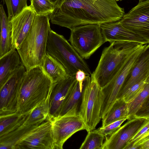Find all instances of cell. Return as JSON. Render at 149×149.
Wrapping results in <instances>:
<instances>
[{"label": "cell", "instance_id": "obj_1", "mask_svg": "<svg viewBox=\"0 0 149 149\" xmlns=\"http://www.w3.org/2000/svg\"><path fill=\"white\" fill-rule=\"evenodd\" d=\"M125 14L115 0H58L49 17L52 24L70 30L119 21Z\"/></svg>", "mask_w": 149, "mask_h": 149}, {"label": "cell", "instance_id": "obj_2", "mask_svg": "<svg viewBox=\"0 0 149 149\" xmlns=\"http://www.w3.org/2000/svg\"><path fill=\"white\" fill-rule=\"evenodd\" d=\"M49 20L48 15H36L28 33L17 50L26 71L42 64L51 29Z\"/></svg>", "mask_w": 149, "mask_h": 149}, {"label": "cell", "instance_id": "obj_3", "mask_svg": "<svg viewBox=\"0 0 149 149\" xmlns=\"http://www.w3.org/2000/svg\"><path fill=\"white\" fill-rule=\"evenodd\" d=\"M52 84L40 66L26 71L19 91L18 111L21 114L28 113L46 100Z\"/></svg>", "mask_w": 149, "mask_h": 149}, {"label": "cell", "instance_id": "obj_4", "mask_svg": "<svg viewBox=\"0 0 149 149\" xmlns=\"http://www.w3.org/2000/svg\"><path fill=\"white\" fill-rule=\"evenodd\" d=\"M103 49L91 78L101 88L112 79L127 57L142 44L129 41L113 42Z\"/></svg>", "mask_w": 149, "mask_h": 149}, {"label": "cell", "instance_id": "obj_5", "mask_svg": "<svg viewBox=\"0 0 149 149\" xmlns=\"http://www.w3.org/2000/svg\"><path fill=\"white\" fill-rule=\"evenodd\" d=\"M46 52L64 66L69 76H75L79 70L91 76L92 73L86 62L62 35L50 29L47 42Z\"/></svg>", "mask_w": 149, "mask_h": 149}, {"label": "cell", "instance_id": "obj_6", "mask_svg": "<svg viewBox=\"0 0 149 149\" xmlns=\"http://www.w3.org/2000/svg\"><path fill=\"white\" fill-rule=\"evenodd\" d=\"M102 95L95 81L86 75L83 88L78 115L82 119L87 132L95 130L101 119L100 112Z\"/></svg>", "mask_w": 149, "mask_h": 149}, {"label": "cell", "instance_id": "obj_7", "mask_svg": "<svg viewBox=\"0 0 149 149\" xmlns=\"http://www.w3.org/2000/svg\"><path fill=\"white\" fill-rule=\"evenodd\" d=\"M68 41L80 56L88 59L105 42L100 24H88L70 29Z\"/></svg>", "mask_w": 149, "mask_h": 149}, {"label": "cell", "instance_id": "obj_8", "mask_svg": "<svg viewBox=\"0 0 149 149\" xmlns=\"http://www.w3.org/2000/svg\"><path fill=\"white\" fill-rule=\"evenodd\" d=\"M148 45L149 44H142L132 52L123 63L110 81L101 88L102 107L107 109L111 108L117 99L125 79Z\"/></svg>", "mask_w": 149, "mask_h": 149}, {"label": "cell", "instance_id": "obj_9", "mask_svg": "<svg viewBox=\"0 0 149 149\" xmlns=\"http://www.w3.org/2000/svg\"><path fill=\"white\" fill-rule=\"evenodd\" d=\"M26 72L25 68L21 64L0 88V116L18 112L19 91Z\"/></svg>", "mask_w": 149, "mask_h": 149}, {"label": "cell", "instance_id": "obj_10", "mask_svg": "<svg viewBox=\"0 0 149 149\" xmlns=\"http://www.w3.org/2000/svg\"><path fill=\"white\" fill-rule=\"evenodd\" d=\"M119 22L127 30L149 41V0L139 2Z\"/></svg>", "mask_w": 149, "mask_h": 149}, {"label": "cell", "instance_id": "obj_11", "mask_svg": "<svg viewBox=\"0 0 149 149\" xmlns=\"http://www.w3.org/2000/svg\"><path fill=\"white\" fill-rule=\"evenodd\" d=\"M55 149H62L65 141L77 132L86 130L81 117L76 115L58 117L51 120Z\"/></svg>", "mask_w": 149, "mask_h": 149}, {"label": "cell", "instance_id": "obj_12", "mask_svg": "<svg viewBox=\"0 0 149 149\" xmlns=\"http://www.w3.org/2000/svg\"><path fill=\"white\" fill-rule=\"evenodd\" d=\"M148 122L149 119L145 118L128 119L113 133L105 136L102 149H124L131 139Z\"/></svg>", "mask_w": 149, "mask_h": 149}, {"label": "cell", "instance_id": "obj_13", "mask_svg": "<svg viewBox=\"0 0 149 149\" xmlns=\"http://www.w3.org/2000/svg\"><path fill=\"white\" fill-rule=\"evenodd\" d=\"M19 149H55L51 120L48 118L42 123L33 126Z\"/></svg>", "mask_w": 149, "mask_h": 149}, {"label": "cell", "instance_id": "obj_14", "mask_svg": "<svg viewBox=\"0 0 149 149\" xmlns=\"http://www.w3.org/2000/svg\"><path fill=\"white\" fill-rule=\"evenodd\" d=\"M36 15L30 5L10 21L12 48L17 50L19 49L29 31Z\"/></svg>", "mask_w": 149, "mask_h": 149}, {"label": "cell", "instance_id": "obj_15", "mask_svg": "<svg viewBox=\"0 0 149 149\" xmlns=\"http://www.w3.org/2000/svg\"><path fill=\"white\" fill-rule=\"evenodd\" d=\"M75 76L53 83L48 98V118L52 120L58 115L62 104L73 85Z\"/></svg>", "mask_w": 149, "mask_h": 149}, {"label": "cell", "instance_id": "obj_16", "mask_svg": "<svg viewBox=\"0 0 149 149\" xmlns=\"http://www.w3.org/2000/svg\"><path fill=\"white\" fill-rule=\"evenodd\" d=\"M100 26L105 42L129 41L144 45L149 43V41L124 28L119 21L101 24Z\"/></svg>", "mask_w": 149, "mask_h": 149}, {"label": "cell", "instance_id": "obj_17", "mask_svg": "<svg viewBox=\"0 0 149 149\" xmlns=\"http://www.w3.org/2000/svg\"><path fill=\"white\" fill-rule=\"evenodd\" d=\"M149 78V45L143 51L139 60L125 79L117 99L122 98L134 84Z\"/></svg>", "mask_w": 149, "mask_h": 149}, {"label": "cell", "instance_id": "obj_18", "mask_svg": "<svg viewBox=\"0 0 149 149\" xmlns=\"http://www.w3.org/2000/svg\"><path fill=\"white\" fill-rule=\"evenodd\" d=\"M24 123L0 136V149H19V145L34 126L26 125Z\"/></svg>", "mask_w": 149, "mask_h": 149}, {"label": "cell", "instance_id": "obj_19", "mask_svg": "<svg viewBox=\"0 0 149 149\" xmlns=\"http://www.w3.org/2000/svg\"><path fill=\"white\" fill-rule=\"evenodd\" d=\"M82 91L76 80L62 104L58 117L78 114Z\"/></svg>", "mask_w": 149, "mask_h": 149}, {"label": "cell", "instance_id": "obj_20", "mask_svg": "<svg viewBox=\"0 0 149 149\" xmlns=\"http://www.w3.org/2000/svg\"><path fill=\"white\" fill-rule=\"evenodd\" d=\"M16 49L12 48L0 58V89L14 71L22 63Z\"/></svg>", "mask_w": 149, "mask_h": 149}, {"label": "cell", "instance_id": "obj_21", "mask_svg": "<svg viewBox=\"0 0 149 149\" xmlns=\"http://www.w3.org/2000/svg\"><path fill=\"white\" fill-rule=\"evenodd\" d=\"M40 66L50 78L53 83L66 78L69 76L63 65L47 52Z\"/></svg>", "mask_w": 149, "mask_h": 149}, {"label": "cell", "instance_id": "obj_22", "mask_svg": "<svg viewBox=\"0 0 149 149\" xmlns=\"http://www.w3.org/2000/svg\"><path fill=\"white\" fill-rule=\"evenodd\" d=\"M128 103L123 98L117 99L108 112L102 119V127L128 117Z\"/></svg>", "mask_w": 149, "mask_h": 149}, {"label": "cell", "instance_id": "obj_23", "mask_svg": "<svg viewBox=\"0 0 149 149\" xmlns=\"http://www.w3.org/2000/svg\"><path fill=\"white\" fill-rule=\"evenodd\" d=\"M2 23L0 37V58L12 49L11 26L3 6L1 4Z\"/></svg>", "mask_w": 149, "mask_h": 149}, {"label": "cell", "instance_id": "obj_24", "mask_svg": "<svg viewBox=\"0 0 149 149\" xmlns=\"http://www.w3.org/2000/svg\"><path fill=\"white\" fill-rule=\"evenodd\" d=\"M48 98L28 113L24 124L37 125L47 119L48 115Z\"/></svg>", "mask_w": 149, "mask_h": 149}, {"label": "cell", "instance_id": "obj_25", "mask_svg": "<svg viewBox=\"0 0 149 149\" xmlns=\"http://www.w3.org/2000/svg\"><path fill=\"white\" fill-rule=\"evenodd\" d=\"M28 113L21 114L18 111L12 114L0 116V136L24 124Z\"/></svg>", "mask_w": 149, "mask_h": 149}, {"label": "cell", "instance_id": "obj_26", "mask_svg": "<svg viewBox=\"0 0 149 149\" xmlns=\"http://www.w3.org/2000/svg\"><path fill=\"white\" fill-rule=\"evenodd\" d=\"M149 97V81L143 90L134 99L128 103V119L134 118L136 112Z\"/></svg>", "mask_w": 149, "mask_h": 149}, {"label": "cell", "instance_id": "obj_27", "mask_svg": "<svg viewBox=\"0 0 149 149\" xmlns=\"http://www.w3.org/2000/svg\"><path fill=\"white\" fill-rule=\"evenodd\" d=\"M104 137L96 130L88 131L79 149H102Z\"/></svg>", "mask_w": 149, "mask_h": 149}, {"label": "cell", "instance_id": "obj_28", "mask_svg": "<svg viewBox=\"0 0 149 149\" xmlns=\"http://www.w3.org/2000/svg\"><path fill=\"white\" fill-rule=\"evenodd\" d=\"M31 6L36 15H51L55 8V5L49 0H32Z\"/></svg>", "mask_w": 149, "mask_h": 149}, {"label": "cell", "instance_id": "obj_29", "mask_svg": "<svg viewBox=\"0 0 149 149\" xmlns=\"http://www.w3.org/2000/svg\"><path fill=\"white\" fill-rule=\"evenodd\" d=\"M8 11V18L10 21L28 6L27 0H4Z\"/></svg>", "mask_w": 149, "mask_h": 149}, {"label": "cell", "instance_id": "obj_30", "mask_svg": "<svg viewBox=\"0 0 149 149\" xmlns=\"http://www.w3.org/2000/svg\"><path fill=\"white\" fill-rule=\"evenodd\" d=\"M149 81V78L132 86L126 92L123 98L128 103L134 99L143 90L145 84Z\"/></svg>", "mask_w": 149, "mask_h": 149}, {"label": "cell", "instance_id": "obj_31", "mask_svg": "<svg viewBox=\"0 0 149 149\" xmlns=\"http://www.w3.org/2000/svg\"><path fill=\"white\" fill-rule=\"evenodd\" d=\"M149 132L128 144L124 149H149Z\"/></svg>", "mask_w": 149, "mask_h": 149}, {"label": "cell", "instance_id": "obj_32", "mask_svg": "<svg viewBox=\"0 0 149 149\" xmlns=\"http://www.w3.org/2000/svg\"><path fill=\"white\" fill-rule=\"evenodd\" d=\"M128 119V117H127L113 122L104 127H101L96 130L105 137L113 133L125 120Z\"/></svg>", "mask_w": 149, "mask_h": 149}, {"label": "cell", "instance_id": "obj_33", "mask_svg": "<svg viewBox=\"0 0 149 149\" xmlns=\"http://www.w3.org/2000/svg\"><path fill=\"white\" fill-rule=\"evenodd\" d=\"M149 97L136 112L134 118H143L149 119Z\"/></svg>", "mask_w": 149, "mask_h": 149}, {"label": "cell", "instance_id": "obj_34", "mask_svg": "<svg viewBox=\"0 0 149 149\" xmlns=\"http://www.w3.org/2000/svg\"><path fill=\"white\" fill-rule=\"evenodd\" d=\"M149 122L147 123L131 139L127 144L149 132ZM127 146V145H126Z\"/></svg>", "mask_w": 149, "mask_h": 149}, {"label": "cell", "instance_id": "obj_35", "mask_svg": "<svg viewBox=\"0 0 149 149\" xmlns=\"http://www.w3.org/2000/svg\"><path fill=\"white\" fill-rule=\"evenodd\" d=\"M86 76L85 72L80 70H79L76 72L75 75V79L79 83L81 90L83 89V82L86 78Z\"/></svg>", "mask_w": 149, "mask_h": 149}, {"label": "cell", "instance_id": "obj_36", "mask_svg": "<svg viewBox=\"0 0 149 149\" xmlns=\"http://www.w3.org/2000/svg\"><path fill=\"white\" fill-rule=\"evenodd\" d=\"M0 5L1 4H0V37L2 23V16L1 9Z\"/></svg>", "mask_w": 149, "mask_h": 149}, {"label": "cell", "instance_id": "obj_37", "mask_svg": "<svg viewBox=\"0 0 149 149\" xmlns=\"http://www.w3.org/2000/svg\"><path fill=\"white\" fill-rule=\"evenodd\" d=\"M52 3L55 4L58 1V0H49Z\"/></svg>", "mask_w": 149, "mask_h": 149}, {"label": "cell", "instance_id": "obj_38", "mask_svg": "<svg viewBox=\"0 0 149 149\" xmlns=\"http://www.w3.org/2000/svg\"><path fill=\"white\" fill-rule=\"evenodd\" d=\"M147 0H139V2H142V1H147Z\"/></svg>", "mask_w": 149, "mask_h": 149}, {"label": "cell", "instance_id": "obj_39", "mask_svg": "<svg viewBox=\"0 0 149 149\" xmlns=\"http://www.w3.org/2000/svg\"><path fill=\"white\" fill-rule=\"evenodd\" d=\"M116 1H121V0H115Z\"/></svg>", "mask_w": 149, "mask_h": 149}, {"label": "cell", "instance_id": "obj_40", "mask_svg": "<svg viewBox=\"0 0 149 149\" xmlns=\"http://www.w3.org/2000/svg\"><path fill=\"white\" fill-rule=\"evenodd\" d=\"M30 1H31L32 0H30Z\"/></svg>", "mask_w": 149, "mask_h": 149}]
</instances>
